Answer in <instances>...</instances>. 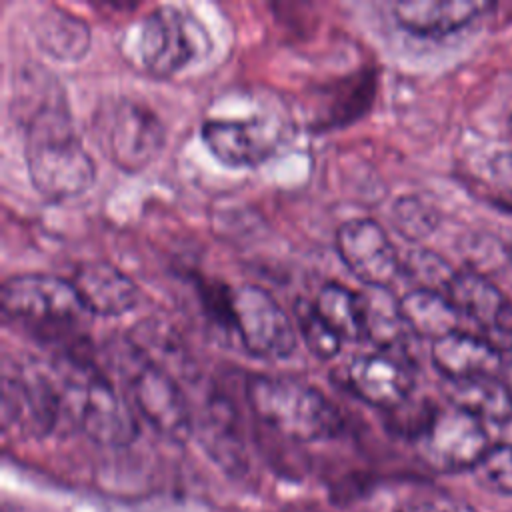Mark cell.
Masks as SVG:
<instances>
[{"instance_id":"1","label":"cell","mask_w":512,"mask_h":512,"mask_svg":"<svg viewBox=\"0 0 512 512\" xmlns=\"http://www.w3.org/2000/svg\"><path fill=\"white\" fill-rule=\"evenodd\" d=\"M50 74L36 76L38 98L18 96V122L24 128V160L30 184L46 200L84 194L96 178L92 156L78 138L66 98Z\"/></svg>"},{"instance_id":"2","label":"cell","mask_w":512,"mask_h":512,"mask_svg":"<svg viewBox=\"0 0 512 512\" xmlns=\"http://www.w3.org/2000/svg\"><path fill=\"white\" fill-rule=\"evenodd\" d=\"M246 400L260 422L294 442L334 438L344 426L338 408L318 388L290 376H248Z\"/></svg>"},{"instance_id":"3","label":"cell","mask_w":512,"mask_h":512,"mask_svg":"<svg viewBox=\"0 0 512 512\" xmlns=\"http://www.w3.org/2000/svg\"><path fill=\"white\" fill-rule=\"evenodd\" d=\"M2 316L32 328V336L46 342L80 338L92 316L70 280L52 274H16L2 282Z\"/></svg>"},{"instance_id":"4","label":"cell","mask_w":512,"mask_h":512,"mask_svg":"<svg viewBox=\"0 0 512 512\" xmlns=\"http://www.w3.org/2000/svg\"><path fill=\"white\" fill-rule=\"evenodd\" d=\"M140 62L152 76L166 78L210 50V36L194 14L176 6H158L140 26Z\"/></svg>"},{"instance_id":"5","label":"cell","mask_w":512,"mask_h":512,"mask_svg":"<svg viewBox=\"0 0 512 512\" xmlns=\"http://www.w3.org/2000/svg\"><path fill=\"white\" fill-rule=\"evenodd\" d=\"M414 446L426 466L452 474L474 470L490 450V438L480 418L450 404L436 408Z\"/></svg>"},{"instance_id":"6","label":"cell","mask_w":512,"mask_h":512,"mask_svg":"<svg viewBox=\"0 0 512 512\" xmlns=\"http://www.w3.org/2000/svg\"><path fill=\"white\" fill-rule=\"evenodd\" d=\"M98 130L110 162L130 174L144 170L164 146V126L156 112L130 98L112 100L100 110Z\"/></svg>"},{"instance_id":"7","label":"cell","mask_w":512,"mask_h":512,"mask_svg":"<svg viewBox=\"0 0 512 512\" xmlns=\"http://www.w3.org/2000/svg\"><path fill=\"white\" fill-rule=\"evenodd\" d=\"M234 332L246 352L256 358H288L296 348V330L284 308L264 288L242 284L232 288Z\"/></svg>"},{"instance_id":"8","label":"cell","mask_w":512,"mask_h":512,"mask_svg":"<svg viewBox=\"0 0 512 512\" xmlns=\"http://www.w3.org/2000/svg\"><path fill=\"white\" fill-rule=\"evenodd\" d=\"M80 430L96 444L122 448L138 436V422L128 402L98 370H88L68 396Z\"/></svg>"},{"instance_id":"9","label":"cell","mask_w":512,"mask_h":512,"mask_svg":"<svg viewBox=\"0 0 512 512\" xmlns=\"http://www.w3.org/2000/svg\"><path fill=\"white\" fill-rule=\"evenodd\" d=\"M128 386L136 410L154 432L172 442H186L192 436L194 420L190 402L166 368L144 360L132 372Z\"/></svg>"},{"instance_id":"10","label":"cell","mask_w":512,"mask_h":512,"mask_svg":"<svg viewBox=\"0 0 512 512\" xmlns=\"http://www.w3.org/2000/svg\"><path fill=\"white\" fill-rule=\"evenodd\" d=\"M460 316L472 320L480 336L494 344L500 352L512 350V300L482 272H454L446 286Z\"/></svg>"},{"instance_id":"11","label":"cell","mask_w":512,"mask_h":512,"mask_svg":"<svg viewBox=\"0 0 512 512\" xmlns=\"http://www.w3.org/2000/svg\"><path fill=\"white\" fill-rule=\"evenodd\" d=\"M336 252L366 288H386L402 268L396 246L372 218L344 222L336 230Z\"/></svg>"},{"instance_id":"12","label":"cell","mask_w":512,"mask_h":512,"mask_svg":"<svg viewBox=\"0 0 512 512\" xmlns=\"http://www.w3.org/2000/svg\"><path fill=\"white\" fill-rule=\"evenodd\" d=\"M346 384L362 402L390 412L410 400L414 368L402 350H376L348 364Z\"/></svg>"},{"instance_id":"13","label":"cell","mask_w":512,"mask_h":512,"mask_svg":"<svg viewBox=\"0 0 512 512\" xmlns=\"http://www.w3.org/2000/svg\"><path fill=\"white\" fill-rule=\"evenodd\" d=\"M210 154L230 168H254L278 148L282 134L268 120L206 118L200 128Z\"/></svg>"},{"instance_id":"14","label":"cell","mask_w":512,"mask_h":512,"mask_svg":"<svg viewBox=\"0 0 512 512\" xmlns=\"http://www.w3.org/2000/svg\"><path fill=\"white\" fill-rule=\"evenodd\" d=\"M374 94L376 70L370 66L318 86L310 94V130L328 132L356 122L370 110Z\"/></svg>"},{"instance_id":"15","label":"cell","mask_w":512,"mask_h":512,"mask_svg":"<svg viewBox=\"0 0 512 512\" xmlns=\"http://www.w3.org/2000/svg\"><path fill=\"white\" fill-rule=\"evenodd\" d=\"M64 396L52 386V382L38 374H22L14 378L4 376L2 386V422L20 426L28 434H46L54 428L62 410Z\"/></svg>"},{"instance_id":"16","label":"cell","mask_w":512,"mask_h":512,"mask_svg":"<svg viewBox=\"0 0 512 512\" xmlns=\"http://www.w3.org/2000/svg\"><path fill=\"white\" fill-rule=\"evenodd\" d=\"M70 282L92 316H122L140 302L134 280L106 260L78 264Z\"/></svg>"},{"instance_id":"17","label":"cell","mask_w":512,"mask_h":512,"mask_svg":"<svg viewBox=\"0 0 512 512\" xmlns=\"http://www.w3.org/2000/svg\"><path fill=\"white\" fill-rule=\"evenodd\" d=\"M430 358L450 384L496 376L502 366V352L494 344L480 334L460 330L432 342Z\"/></svg>"},{"instance_id":"18","label":"cell","mask_w":512,"mask_h":512,"mask_svg":"<svg viewBox=\"0 0 512 512\" xmlns=\"http://www.w3.org/2000/svg\"><path fill=\"white\" fill-rule=\"evenodd\" d=\"M490 10H494V4L476 0H418L392 6L396 22L406 32L424 38L448 36Z\"/></svg>"},{"instance_id":"19","label":"cell","mask_w":512,"mask_h":512,"mask_svg":"<svg viewBox=\"0 0 512 512\" xmlns=\"http://www.w3.org/2000/svg\"><path fill=\"white\" fill-rule=\"evenodd\" d=\"M198 438L208 456L228 472H244L246 452L236 414L222 398H212L198 420Z\"/></svg>"},{"instance_id":"20","label":"cell","mask_w":512,"mask_h":512,"mask_svg":"<svg viewBox=\"0 0 512 512\" xmlns=\"http://www.w3.org/2000/svg\"><path fill=\"white\" fill-rule=\"evenodd\" d=\"M398 308L408 332L432 342L456 332L462 318L444 292L430 288H414L406 292L398 298Z\"/></svg>"},{"instance_id":"21","label":"cell","mask_w":512,"mask_h":512,"mask_svg":"<svg viewBox=\"0 0 512 512\" xmlns=\"http://www.w3.org/2000/svg\"><path fill=\"white\" fill-rule=\"evenodd\" d=\"M36 44L48 56L62 62L80 60L90 46L88 24L60 8H48L32 24Z\"/></svg>"},{"instance_id":"22","label":"cell","mask_w":512,"mask_h":512,"mask_svg":"<svg viewBox=\"0 0 512 512\" xmlns=\"http://www.w3.org/2000/svg\"><path fill=\"white\" fill-rule=\"evenodd\" d=\"M450 398V404L474 414L484 424H504L512 418V386L498 376L456 382Z\"/></svg>"},{"instance_id":"23","label":"cell","mask_w":512,"mask_h":512,"mask_svg":"<svg viewBox=\"0 0 512 512\" xmlns=\"http://www.w3.org/2000/svg\"><path fill=\"white\" fill-rule=\"evenodd\" d=\"M322 320L344 340H366V316L362 294L352 292L340 282H326L314 300Z\"/></svg>"},{"instance_id":"24","label":"cell","mask_w":512,"mask_h":512,"mask_svg":"<svg viewBox=\"0 0 512 512\" xmlns=\"http://www.w3.org/2000/svg\"><path fill=\"white\" fill-rule=\"evenodd\" d=\"M294 316L304 344L312 356L320 360H330L340 352L342 338L322 320V316L314 308V302L298 298L294 304Z\"/></svg>"},{"instance_id":"25","label":"cell","mask_w":512,"mask_h":512,"mask_svg":"<svg viewBox=\"0 0 512 512\" xmlns=\"http://www.w3.org/2000/svg\"><path fill=\"white\" fill-rule=\"evenodd\" d=\"M392 220L396 230L408 240L426 238L438 224V216L432 206L416 196H404L396 200L392 208Z\"/></svg>"},{"instance_id":"26","label":"cell","mask_w":512,"mask_h":512,"mask_svg":"<svg viewBox=\"0 0 512 512\" xmlns=\"http://www.w3.org/2000/svg\"><path fill=\"white\" fill-rule=\"evenodd\" d=\"M474 472L490 490L512 494V444L490 446Z\"/></svg>"},{"instance_id":"27","label":"cell","mask_w":512,"mask_h":512,"mask_svg":"<svg viewBox=\"0 0 512 512\" xmlns=\"http://www.w3.org/2000/svg\"><path fill=\"white\" fill-rule=\"evenodd\" d=\"M396 512H474L466 502L450 496L422 498L408 504H402Z\"/></svg>"},{"instance_id":"28","label":"cell","mask_w":512,"mask_h":512,"mask_svg":"<svg viewBox=\"0 0 512 512\" xmlns=\"http://www.w3.org/2000/svg\"><path fill=\"white\" fill-rule=\"evenodd\" d=\"M496 178L512 190V154H504L496 162Z\"/></svg>"},{"instance_id":"29","label":"cell","mask_w":512,"mask_h":512,"mask_svg":"<svg viewBox=\"0 0 512 512\" xmlns=\"http://www.w3.org/2000/svg\"><path fill=\"white\" fill-rule=\"evenodd\" d=\"M508 378H510V386H512V366H510V370H508Z\"/></svg>"},{"instance_id":"30","label":"cell","mask_w":512,"mask_h":512,"mask_svg":"<svg viewBox=\"0 0 512 512\" xmlns=\"http://www.w3.org/2000/svg\"><path fill=\"white\" fill-rule=\"evenodd\" d=\"M510 134H512V116H510Z\"/></svg>"}]
</instances>
